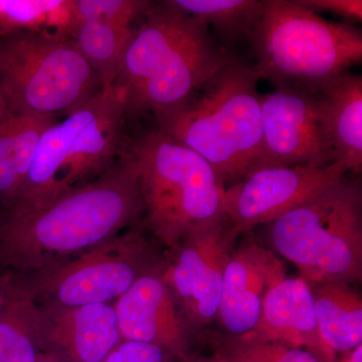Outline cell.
I'll use <instances>...</instances> for the list:
<instances>
[{
  "label": "cell",
  "mask_w": 362,
  "mask_h": 362,
  "mask_svg": "<svg viewBox=\"0 0 362 362\" xmlns=\"http://www.w3.org/2000/svg\"><path fill=\"white\" fill-rule=\"evenodd\" d=\"M144 206L128 156L96 180L52 201L0 214V265L26 275L44 270L142 223Z\"/></svg>",
  "instance_id": "1"
},
{
  "label": "cell",
  "mask_w": 362,
  "mask_h": 362,
  "mask_svg": "<svg viewBox=\"0 0 362 362\" xmlns=\"http://www.w3.org/2000/svg\"><path fill=\"white\" fill-rule=\"evenodd\" d=\"M124 56L115 84L125 94L128 120L151 115L156 127L182 110L230 52L209 28L171 6L151 2Z\"/></svg>",
  "instance_id": "2"
},
{
  "label": "cell",
  "mask_w": 362,
  "mask_h": 362,
  "mask_svg": "<svg viewBox=\"0 0 362 362\" xmlns=\"http://www.w3.org/2000/svg\"><path fill=\"white\" fill-rule=\"evenodd\" d=\"M254 66L233 54L160 127L209 162L226 188L263 161L261 96Z\"/></svg>",
  "instance_id": "3"
},
{
  "label": "cell",
  "mask_w": 362,
  "mask_h": 362,
  "mask_svg": "<svg viewBox=\"0 0 362 362\" xmlns=\"http://www.w3.org/2000/svg\"><path fill=\"white\" fill-rule=\"evenodd\" d=\"M122 88L103 89L40 137L21 194L7 209H30L96 180L128 156Z\"/></svg>",
  "instance_id": "4"
},
{
  "label": "cell",
  "mask_w": 362,
  "mask_h": 362,
  "mask_svg": "<svg viewBox=\"0 0 362 362\" xmlns=\"http://www.w3.org/2000/svg\"><path fill=\"white\" fill-rule=\"evenodd\" d=\"M144 206L143 223L171 249L188 233L225 216L226 187L206 159L154 128L131 140Z\"/></svg>",
  "instance_id": "5"
},
{
  "label": "cell",
  "mask_w": 362,
  "mask_h": 362,
  "mask_svg": "<svg viewBox=\"0 0 362 362\" xmlns=\"http://www.w3.org/2000/svg\"><path fill=\"white\" fill-rule=\"evenodd\" d=\"M272 251L296 266L312 285L362 277V192L344 175L266 225Z\"/></svg>",
  "instance_id": "6"
},
{
  "label": "cell",
  "mask_w": 362,
  "mask_h": 362,
  "mask_svg": "<svg viewBox=\"0 0 362 362\" xmlns=\"http://www.w3.org/2000/svg\"><path fill=\"white\" fill-rule=\"evenodd\" d=\"M259 80L314 89L358 65L362 33L290 0H265L249 37Z\"/></svg>",
  "instance_id": "7"
},
{
  "label": "cell",
  "mask_w": 362,
  "mask_h": 362,
  "mask_svg": "<svg viewBox=\"0 0 362 362\" xmlns=\"http://www.w3.org/2000/svg\"><path fill=\"white\" fill-rule=\"evenodd\" d=\"M103 89L73 39L33 28L0 35V97L7 113L68 116Z\"/></svg>",
  "instance_id": "8"
},
{
  "label": "cell",
  "mask_w": 362,
  "mask_h": 362,
  "mask_svg": "<svg viewBox=\"0 0 362 362\" xmlns=\"http://www.w3.org/2000/svg\"><path fill=\"white\" fill-rule=\"evenodd\" d=\"M144 223L56 265L21 275V287L37 304L110 303L163 264Z\"/></svg>",
  "instance_id": "9"
},
{
  "label": "cell",
  "mask_w": 362,
  "mask_h": 362,
  "mask_svg": "<svg viewBox=\"0 0 362 362\" xmlns=\"http://www.w3.org/2000/svg\"><path fill=\"white\" fill-rule=\"evenodd\" d=\"M238 239L225 214L188 233L169 249L162 277L188 326L204 327L216 320L226 265Z\"/></svg>",
  "instance_id": "10"
},
{
  "label": "cell",
  "mask_w": 362,
  "mask_h": 362,
  "mask_svg": "<svg viewBox=\"0 0 362 362\" xmlns=\"http://www.w3.org/2000/svg\"><path fill=\"white\" fill-rule=\"evenodd\" d=\"M347 173L337 162L325 168L264 166L226 188V214L240 237L277 220Z\"/></svg>",
  "instance_id": "11"
},
{
  "label": "cell",
  "mask_w": 362,
  "mask_h": 362,
  "mask_svg": "<svg viewBox=\"0 0 362 362\" xmlns=\"http://www.w3.org/2000/svg\"><path fill=\"white\" fill-rule=\"evenodd\" d=\"M263 161L270 165L325 168L335 153L324 129L313 90L276 86L261 96Z\"/></svg>",
  "instance_id": "12"
},
{
  "label": "cell",
  "mask_w": 362,
  "mask_h": 362,
  "mask_svg": "<svg viewBox=\"0 0 362 362\" xmlns=\"http://www.w3.org/2000/svg\"><path fill=\"white\" fill-rule=\"evenodd\" d=\"M161 267L136 281L112 305L122 340L150 343L185 358L189 326L162 277Z\"/></svg>",
  "instance_id": "13"
},
{
  "label": "cell",
  "mask_w": 362,
  "mask_h": 362,
  "mask_svg": "<svg viewBox=\"0 0 362 362\" xmlns=\"http://www.w3.org/2000/svg\"><path fill=\"white\" fill-rule=\"evenodd\" d=\"M287 275L284 261L254 240L235 247L228 259L216 320L230 337L247 334L258 325L272 286Z\"/></svg>",
  "instance_id": "14"
},
{
  "label": "cell",
  "mask_w": 362,
  "mask_h": 362,
  "mask_svg": "<svg viewBox=\"0 0 362 362\" xmlns=\"http://www.w3.org/2000/svg\"><path fill=\"white\" fill-rule=\"evenodd\" d=\"M37 307L40 350L68 362H103L122 341L112 304Z\"/></svg>",
  "instance_id": "15"
},
{
  "label": "cell",
  "mask_w": 362,
  "mask_h": 362,
  "mask_svg": "<svg viewBox=\"0 0 362 362\" xmlns=\"http://www.w3.org/2000/svg\"><path fill=\"white\" fill-rule=\"evenodd\" d=\"M251 334L332 356L317 325L311 285L302 277H285L275 283L264 300L258 325Z\"/></svg>",
  "instance_id": "16"
},
{
  "label": "cell",
  "mask_w": 362,
  "mask_h": 362,
  "mask_svg": "<svg viewBox=\"0 0 362 362\" xmlns=\"http://www.w3.org/2000/svg\"><path fill=\"white\" fill-rule=\"evenodd\" d=\"M335 162L347 173L362 169V78L345 71L311 89Z\"/></svg>",
  "instance_id": "17"
},
{
  "label": "cell",
  "mask_w": 362,
  "mask_h": 362,
  "mask_svg": "<svg viewBox=\"0 0 362 362\" xmlns=\"http://www.w3.org/2000/svg\"><path fill=\"white\" fill-rule=\"evenodd\" d=\"M56 118L7 114L0 121V206L13 204L25 187L40 137Z\"/></svg>",
  "instance_id": "18"
},
{
  "label": "cell",
  "mask_w": 362,
  "mask_h": 362,
  "mask_svg": "<svg viewBox=\"0 0 362 362\" xmlns=\"http://www.w3.org/2000/svg\"><path fill=\"white\" fill-rule=\"evenodd\" d=\"M319 334L331 351L349 352L362 344L361 295L345 283L312 285Z\"/></svg>",
  "instance_id": "19"
},
{
  "label": "cell",
  "mask_w": 362,
  "mask_h": 362,
  "mask_svg": "<svg viewBox=\"0 0 362 362\" xmlns=\"http://www.w3.org/2000/svg\"><path fill=\"white\" fill-rule=\"evenodd\" d=\"M40 351L37 304L21 287L18 274L0 310V362H37Z\"/></svg>",
  "instance_id": "20"
},
{
  "label": "cell",
  "mask_w": 362,
  "mask_h": 362,
  "mask_svg": "<svg viewBox=\"0 0 362 362\" xmlns=\"http://www.w3.org/2000/svg\"><path fill=\"white\" fill-rule=\"evenodd\" d=\"M75 30L74 42L104 89L115 84L135 30L98 21L77 23Z\"/></svg>",
  "instance_id": "21"
},
{
  "label": "cell",
  "mask_w": 362,
  "mask_h": 362,
  "mask_svg": "<svg viewBox=\"0 0 362 362\" xmlns=\"http://www.w3.org/2000/svg\"><path fill=\"white\" fill-rule=\"evenodd\" d=\"M202 25L213 26L226 42L252 35L263 13L265 0H168Z\"/></svg>",
  "instance_id": "22"
},
{
  "label": "cell",
  "mask_w": 362,
  "mask_h": 362,
  "mask_svg": "<svg viewBox=\"0 0 362 362\" xmlns=\"http://www.w3.org/2000/svg\"><path fill=\"white\" fill-rule=\"evenodd\" d=\"M226 362H320L314 352L247 333L223 340Z\"/></svg>",
  "instance_id": "23"
},
{
  "label": "cell",
  "mask_w": 362,
  "mask_h": 362,
  "mask_svg": "<svg viewBox=\"0 0 362 362\" xmlns=\"http://www.w3.org/2000/svg\"><path fill=\"white\" fill-rule=\"evenodd\" d=\"M150 4L146 0H78L69 2V8L77 23L98 21L131 26Z\"/></svg>",
  "instance_id": "24"
},
{
  "label": "cell",
  "mask_w": 362,
  "mask_h": 362,
  "mask_svg": "<svg viewBox=\"0 0 362 362\" xmlns=\"http://www.w3.org/2000/svg\"><path fill=\"white\" fill-rule=\"evenodd\" d=\"M171 357L169 352L157 345L122 340L103 362H170Z\"/></svg>",
  "instance_id": "25"
},
{
  "label": "cell",
  "mask_w": 362,
  "mask_h": 362,
  "mask_svg": "<svg viewBox=\"0 0 362 362\" xmlns=\"http://www.w3.org/2000/svg\"><path fill=\"white\" fill-rule=\"evenodd\" d=\"M299 6L314 13H330L339 16L346 23H361V0H295Z\"/></svg>",
  "instance_id": "26"
},
{
  "label": "cell",
  "mask_w": 362,
  "mask_h": 362,
  "mask_svg": "<svg viewBox=\"0 0 362 362\" xmlns=\"http://www.w3.org/2000/svg\"><path fill=\"white\" fill-rule=\"evenodd\" d=\"M16 276L18 274L14 273L13 271L0 265V310L13 289Z\"/></svg>",
  "instance_id": "27"
},
{
  "label": "cell",
  "mask_w": 362,
  "mask_h": 362,
  "mask_svg": "<svg viewBox=\"0 0 362 362\" xmlns=\"http://www.w3.org/2000/svg\"><path fill=\"white\" fill-rule=\"evenodd\" d=\"M37 362H68L58 356V354H54L51 351H40L39 356H37Z\"/></svg>",
  "instance_id": "28"
},
{
  "label": "cell",
  "mask_w": 362,
  "mask_h": 362,
  "mask_svg": "<svg viewBox=\"0 0 362 362\" xmlns=\"http://www.w3.org/2000/svg\"><path fill=\"white\" fill-rule=\"evenodd\" d=\"M345 362H362V344L349 351Z\"/></svg>",
  "instance_id": "29"
},
{
  "label": "cell",
  "mask_w": 362,
  "mask_h": 362,
  "mask_svg": "<svg viewBox=\"0 0 362 362\" xmlns=\"http://www.w3.org/2000/svg\"><path fill=\"white\" fill-rule=\"evenodd\" d=\"M7 111L6 106H4V101H2L1 97H0V121L7 115Z\"/></svg>",
  "instance_id": "30"
},
{
  "label": "cell",
  "mask_w": 362,
  "mask_h": 362,
  "mask_svg": "<svg viewBox=\"0 0 362 362\" xmlns=\"http://www.w3.org/2000/svg\"><path fill=\"white\" fill-rule=\"evenodd\" d=\"M211 362H226L225 361H211Z\"/></svg>",
  "instance_id": "31"
}]
</instances>
